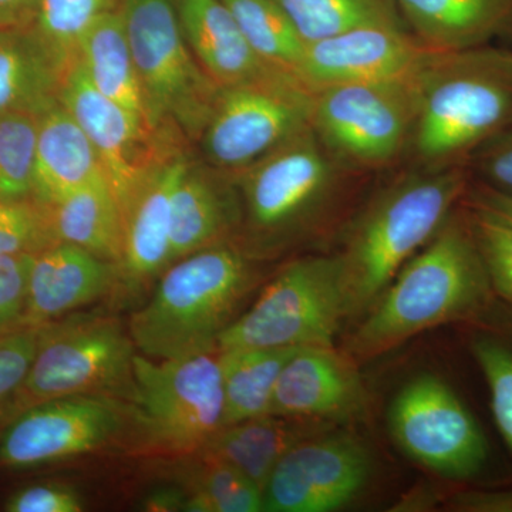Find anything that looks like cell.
Returning <instances> with one entry per match:
<instances>
[{"label":"cell","instance_id":"obj_33","mask_svg":"<svg viewBox=\"0 0 512 512\" xmlns=\"http://www.w3.org/2000/svg\"><path fill=\"white\" fill-rule=\"evenodd\" d=\"M187 512H259L262 491L235 468L202 460L187 491Z\"/></svg>","mask_w":512,"mask_h":512},{"label":"cell","instance_id":"obj_26","mask_svg":"<svg viewBox=\"0 0 512 512\" xmlns=\"http://www.w3.org/2000/svg\"><path fill=\"white\" fill-rule=\"evenodd\" d=\"M55 244H70L121 265L124 252V217L106 177L97 178L45 207Z\"/></svg>","mask_w":512,"mask_h":512},{"label":"cell","instance_id":"obj_20","mask_svg":"<svg viewBox=\"0 0 512 512\" xmlns=\"http://www.w3.org/2000/svg\"><path fill=\"white\" fill-rule=\"evenodd\" d=\"M174 5L192 55L218 86L291 76L259 59L222 0H174Z\"/></svg>","mask_w":512,"mask_h":512},{"label":"cell","instance_id":"obj_27","mask_svg":"<svg viewBox=\"0 0 512 512\" xmlns=\"http://www.w3.org/2000/svg\"><path fill=\"white\" fill-rule=\"evenodd\" d=\"M77 62L101 94L150 126L120 8L87 29L79 43Z\"/></svg>","mask_w":512,"mask_h":512},{"label":"cell","instance_id":"obj_11","mask_svg":"<svg viewBox=\"0 0 512 512\" xmlns=\"http://www.w3.org/2000/svg\"><path fill=\"white\" fill-rule=\"evenodd\" d=\"M312 107L293 76L220 87L198 143L208 164L239 174L311 126Z\"/></svg>","mask_w":512,"mask_h":512},{"label":"cell","instance_id":"obj_14","mask_svg":"<svg viewBox=\"0 0 512 512\" xmlns=\"http://www.w3.org/2000/svg\"><path fill=\"white\" fill-rule=\"evenodd\" d=\"M365 441L345 430L325 431L292 447L262 490V511L332 512L352 503L372 476Z\"/></svg>","mask_w":512,"mask_h":512},{"label":"cell","instance_id":"obj_36","mask_svg":"<svg viewBox=\"0 0 512 512\" xmlns=\"http://www.w3.org/2000/svg\"><path fill=\"white\" fill-rule=\"evenodd\" d=\"M55 245L43 205L35 200L0 201V255L39 254Z\"/></svg>","mask_w":512,"mask_h":512},{"label":"cell","instance_id":"obj_10","mask_svg":"<svg viewBox=\"0 0 512 512\" xmlns=\"http://www.w3.org/2000/svg\"><path fill=\"white\" fill-rule=\"evenodd\" d=\"M419 72L403 79L318 90L313 93V131L332 156L348 163H389L412 138L419 110Z\"/></svg>","mask_w":512,"mask_h":512},{"label":"cell","instance_id":"obj_44","mask_svg":"<svg viewBox=\"0 0 512 512\" xmlns=\"http://www.w3.org/2000/svg\"><path fill=\"white\" fill-rule=\"evenodd\" d=\"M187 491L175 487L157 488L148 494L144 501V510L153 512L184 511Z\"/></svg>","mask_w":512,"mask_h":512},{"label":"cell","instance_id":"obj_13","mask_svg":"<svg viewBox=\"0 0 512 512\" xmlns=\"http://www.w3.org/2000/svg\"><path fill=\"white\" fill-rule=\"evenodd\" d=\"M60 104L93 144L121 211L156 165L183 150V143L163 136L143 120L101 94L76 62L67 70Z\"/></svg>","mask_w":512,"mask_h":512},{"label":"cell","instance_id":"obj_2","mask_svg":"<svg viewBox=\"0 0 512 512\" xmlns=\"http://www.w3.org/2000/svg\"><path fill=\"white\" fill-rule=\"evenodd\" d=\"M470 185L466 165L430 167L397 181L367 205L339 254L349 319L365 315L460 207Z\"/></svg>","mask_w":512,"mask_h":512},{"label":"cell","instance_id":"obj_9","mask_svg":"<svg viewBox=\"0 0 512 512\" xmlns=\"http://www.w3.org/2000/svg\"><path fill=\"white\" fill-rule=\"evenodd\" d=\"M387 426L397 447L431 473L471 483L487 473L493 447L460 394L439 376L409 380L390 403Z\"/></svg>","mask_w":512,"mask_h":512},{"label":"cell","instance_id":"obj_8","mask_svg":"<svg viewBox=\"0 0 512 512\" xmlns=\"http://www.w3.org/2000/svg\"><path fill=\"white\" fill-rule=\"evenodd\" d=\"M130 393L138 426L160 450L198 451L222 427L224 387L217 350L175 359L134 355Z\"/></svg>","mask_w":512,"mask_h":512},{"label":"cell","instance_id":"obj_22","mask_svg":"<svg viewBox=\"0 0 512 512\" xmlns=\"http://www.w3.org/2000/svg\"><path fill=\"white\" fill-rule=\"evenodd\" d=\"M100 177H106L100 158L72 114L59 103L40 116L33 200L50 207Z\"/></svg>","mask_w":512,"mask_h":512},{"label":"cell","instance_id":"obj_30","mask_svg":"<svg viewBox=\"0 0 512 512\" xmlns=\"http://www.w3.org/2000/svg\"><path fill=\"white\" fill-rule=\"evenodd\" d=\"M306 45L369 25H402L396 0H272Z\"/></svg>","mask_w":512,"mask_h":512},{"label":"cell","instance_id":"obj_6","mask_svg":"<svg viewBox=\"0 0 512 512\" xmlns=\"http://www.w3.org/2000/svg\"><path fill=\"white\" fill-rule=\"evenodd\" d=\"M348 318L339 255L305 256L281 269L254 305L222 330L215 350L335 346Z\"/></svg>","mask_w":512,"mask_h":512},{"label":"cell","instance_id":"obj_24","mask_svg":"<svg viewBox=\"0 0 512 512\" xmlns=\"http://www.w3.org/2000/svg\"><path fill=\"white\" fill-rule=\"evenodd\" d=\"M238 222L234 192L191 161L173 197L171 262L222 244Z\"/></svg>","mask_w":512,"mask_h":512},{"label":"cell","instance_id":"obj_41","mask_svg":"<svg viewBox=\"0 0 512 512\" xmlns=\"http://www.w3.org/2000/svg\"><path fill=\"white\" fill-rule=\"evenodd\" d=\"M454 512H512V487H473L451 493L443 503Z\"/></svg>","mask_w":512,"mask_h":512},{"label":"cell","instance_id":"obj_37","mask_svg":"<svg viewBox=\"0 0 512 512\" xmlns=\"http://www.w3.org/2000/svg\"><path fill=\"white\" fill-rule=\"evenodd\" d=\"M42 326L0 332V417L13 414L16 396L35 359Z\"/></svg>","mask_w":512,"mask_h":512},{"label":"cell","instance_id":"obj_15","mask_svg":"<svg viewBox=\"0 0 512 512\" xmlns=\"http://www.w3.org/2000/svg\"><path fill=\"white\" fill-rule=\"evenodd\" d=\"M120 410L93 394L62 397L22 410L0 439V463L25 468L103 446L120 429Z\"/></svg>","mask_w":512,"mask_h":512},{"label":"cell","instance_id":"obj_25","mask_svg":"<svg viewBox=\"0 0 512 512\" xmlns=\"http://www.w3.org/2000/svg\"><path fill=\"white\" fill-rule=\"evenodd\" d=\"M64 76L32 29H0V114L43 116L60 103Z\"/></svg>","mask_w":512,"mask_h":512},{"label":"cell","instance_id":"obj_16","mask_svg":"<svg viewBox=\"0 0 512 512\" xmlns=\"http://www.w3.org/2000/svg\"><path fill=\"white\" fill-rule=\"evenodd\" d=\"M431 49L402 25H369L309 43L299 82L311 93L336 84L380 82L414 76Z\"/></svg>","mask_w":512,"mask_h":512},{"label":"cell","instance_id":"obj_38","mask_svg":"<svg viewBox=\"0 0 512 512\" xmlns=\"http://www.w3.org/2000/svg\"><path fill=\"white\" fill-rule=\"evenodd\" d=\"M35 256L30 252L0 255V330L22 319Z\"/></svg>","mask_w":512,"mask_h":512},{"label":"cell","instance_id":"obj_28","mask_svg":"<svg viewBox=\"0 0 512 512\" xmlns=\"http://www.w3.org/2000/svg\"><path fill=\"white\" fill-rule=\"evenodd\" d=\"M466 325L468 350L484 377L495 429L512 456V308L495 298Z\"/></svg>","mask_w":512,"mask_h":512},{"label":"cell","instance_id":"obj_3","mask_svg":"<svg viewBox=\"0 0 512 512\" xmlns=\"http://www.w3.org/2000/svg\"><path fill=\"white\" fill-rule=\"evenodd\" d=\"M412 140L430 167L461 164L512 127V52L487 45L431 50L417 74Z\"/></svg>","mask_w":512,"mask_h":512},{"label":"cell","instance_id":"obj_40","mask_svg":"<svg viewBox=\"0 0 512 512\" xmlns=\"http://www.w3.org/2000/svg\"><path fill=\"white\" fill-rule=\"evenodd\" d=\"M83 501L72 488L64 485H30L16 491L6 503L10 512H80Z\"/></svg>","mask_w":512,"mask_h":512},{"label":"cell","instance_id":"obj_29","mask_svg":"<svg viewBox=\"0 0 512 512\" xmlns=\"http://www.w3.org/2000/svg\"><path fill=\"white\" fill-rule=\"evenodd\" d=\"M298 348L218 352L224 387L222 427L271 414L276 382Z\"/></svg>","mask_w":512,"mask_h":512},{"label":"cell","instance_id":"obj_7","mask_svg":"<svg viewBox=\"0 0 512 512\" xmlns=\"http://www.w3.org/2000/svg\"><path fill=\"white\" fill-rule=\"evenodd\" d=\"M247 224L255 245L276 247L311 232L332 204L338 175L312 126L241 171Z\"/></svg>","mask_w":512,"mask_h":512},{"label":"cell","instance_id":"obj_1","mask_svg":"<svg viewBox=\"0 0 512 512\" xmlns=\"http://www.w3.org/2000/svg\"><path fill=\"white\" fill-rule=\"evenodd\" d=\"M494 301L470 215L461 202L367 309L342 350L362 366L426 330L466 325Z\"/></svg>","mask_w":512,"mask_h":512},{"label":"cell","instance_id":"obj_5","mask_svg":"<svg viewBox=\"0 0 512 512\" xmlns=\"http://www.w3.org/2000/svg\"><path fill=\"white\" fill-rule=\"evenodd\" d=\"M120 12L150 126L200 140L220 86L192 55L174 0H121Z\"/></svg>","mask_w":512,"mask_h":512},{"label":"cell","instance_id":"obj_4","mask_svg":"<svg viewBox=\"0 0 512 512\" xmlns=\"http://www.w3.org/2000/svg\"><path fill=\"white\" fill-rule=\"evenodd\" d=\"M258 278L252 255L232 245L177 259L130 320L134 346L153 359L215 352L218 336L238 318Z\"/></svg>","mask_w":512,"mask_h":512},{"label":"cell","instance_id":"obj_35","mask_svg":"<svg viewBox=\"0 0 512 512\" xmlns=\"http://www.w3.org/2000/svg\"><path fill=\"white\" fill-rule=\"evenodd\" d=\"M464 205L495 298L512 308V222L473 205Z\"/></svg>","mask_w":512,"mask_h":512},{"label":"cell","instance_id":"obj_39","mask_svg":"<svg viewBox=\"0 0 512 512\" xmlns=\"http://www.w3.org/2000/svg\"><path fill=\"white\" fill-rule=\"evenodd\" d=\"M471 158L481 183L512 195V127L491 138Z\"/></svg>","mask_w":512,"mask_h":512},{"label":"cell","instance_id":"obj_43","mask_svg":"<svg viewBox=\"0 0 512 512\" xmlns=\"http://www.w3.org/2000/svg\"><path fill=\"white\" fill-rule=\"evenodd\" d=\"M39 0H0V29L30 28Z\"/></svg>","mask_w":512,"mask_h":512},{"label":"cell","instance_id":"obj_42","mask_svg":"<svg viewBox=\"0 0 512 512\" xmlns=\"http://www.w3.org/2000/svg\"><path fill=\"white\" fill-rule=\"evenodd\" d=\"M463 202L491 212V214L497 215L505 221L512 222V195L495 190L490 185L484 183L471 184Z\"/></svg>","mask_w":512,"mask_h":512},{"label":"cell","instance_id":"obj_19","mask_svg":"<svg viewBox=\"0 0 512 512\" xmlns=\"http://www.w3.org/2000/svg\"><path fill=\"white\" fill-rule=\"evenodd\" d=\"M86 249L55 244L36 254L20 323L45 326L109 291L116 268Z\"/></svg>","mask_w":512,"mask_h":512},{"label":"cell","instance_id":"obj_23","mask_svg":"<svg viewBox=\"0 0 512 512\" xmlns=\"http://www.w3.org/2000/svg\"><path fill=\"white\" fill-rule=\"evenodd\" d=\"M427 49L484 46L512 28V0H396Z\"/></svg>","mask_w":512,"mask_h":512},{"label":"cell","instance_id":"obj_21","mask_svg":"<svg viewBox=\"0 0 512 512\" xmlns=\"http://www.w3.org/2000/svg\"><path fill=\"white\" fill-rule=\"evenodd\" d=\"M338 426L268 414L221 427L198 450L201 460L235 468L264 490L278 461L302 441Z\"/></svg>","mask_w":512,"mask_h":512},{"label":"cell","instance_id":"obj_31","mask_svg":"<svg viewBox=\"0 0 512 512\" xmlns=\"http://www.w3.org/2000/svg\"><path fill=\"white\" fill-rule=\"evenodd\" d=\"M262 62L296 77L306 43L272 0H222ZM298 79V77H296Z\"/></svg>","mask_w":512,"mask_h":512},{"label":"cell","instance_id":"obj_12","mask_svg":"<svg viewBox=\"0 0 512 512\" xmlns=\"http://www.w3.org/2000/svg\"><path fill=\"white\" fill-rule=\"evenodd\" d=\"M133 340L111 319H74L40 328L39 345L13 414L35 404L131 382Z\"/></svg>","mask_w":512,"mask_h":512},{"label":"cell","instance_id":"obj_32","mask_svg":"<svg viewBox=\"0 0 512 512\" xmlns=\"http://www.w3.org/2000/svg\"><path fill=\"white\" fill-rule=\"evenodd\" d=\"M121 0H39L30 29L64 72L77 62L79 43L101 16L120 8Z\"/></svg>","mask_w":512,"mask_h":512},{"label":"cell","instance_id":"obj_17","mask_svg":"<svg viewBox=\"0 0 512 512\" xmlns=\"http://www.w3.org/2000/svg\"><path fill=\"white\" fill-rule=\"evenodd\" d=\"M369 396L359 365L335 346L298 348L276 382L271 414L343 426L365 419Z\"/></svg>","mask_w":512,"mask_h":512},{"label":"cell","instance_id":"obj_18","mask_svg":"<svg viewBox=\"0 0 512 512\" xmlns=\"http://www.w3.org/2000/svg\"><path fill=\"white\" fill-rule=\"evenodd\" d=\"M190 158L183 150L151 170L124 211L121 268L133 285L156 276L171 264L173 197Z\"/></svg>","mask_w":512,"mask_h":512},{"label":"cell","instance_id":"obj_34","mask_svg":"<svg viewBox=\"0 0 512 512\" xmlns=\"http://www.w3.org/2000/svg\"><path fill=\"white\" fill-rule=\"evenodd\" d=\"M39 117L0 114V201L30 200Z\"/></svg>","mask_w":512,"mask_h":512}]
</instances>
